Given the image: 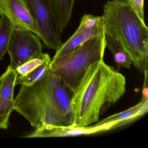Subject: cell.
<instances>
[{
	"label": "cell",
	"mask_w": 148,
	"mask_h": 148,
	"mask_svg": "<svg viewBox=\"0 0 148 148\" xmlns=\"http://www.w3.org/2000/svg\"><path fill=\"white\" fill-rule=\"evenodd\" d=\"M129 3L137 15L143 22H145L144 0H129Z\"/></svg>",
	"instance_id": "2e32d148"
},
{
	"label": "cell",
	"mask_w": 148,
	"mask_h": 148,
	"mask_svg": "<svg viewBox=\"0 0 148 148\" xmlns=\"http://www.w3.org/2000/svg\"><path fill=\"white\" fill-rule=\"evenodd\" d=\"M148 98H142L141 101L128 110L116 113L99 121L95 125H101L111 122H117L121 125L128 123L148 112Z\"/></svg>",
	"instance_id": "30bf717a"
},
{
	"label": "cell",
	"mask_w": 148,
	"mask_h": 148,
	"mask_svg": "<svg viewBox=\"0 0 148 148\" xmlns=\"http://www.w3.org/2000/svg\"><path fill=\"white\" fill-rule=\"evenodd\" d=\"M0 14L7 17L14 27L33 33L40 38V34L24 0H0Z\"/></svg>",
	"instance_id": "ba28073f"
},
{
	"label": "cell",
	"mask_w": 148,
	"mask_h": 148,
	"mask_svg": "<svg viewBox=\"0 0 148 148\" xmlns=\"http://www.w3.org/2000/svg\"><path fill=\"white\" fill-rule=\"evenodd\" d=\"M51 60L50 56L48 55L45 61L34 71L22 77H16L15 85L21 84L26 86H30L41 79L47 72Z\"/></svg>",
	"instance_id": "4fadbf2b"
},
{
	"label": "cell",
	"mask_w": 148,
	"mask_h": 148,
	"mask_svg": "<svg viewBox=\"0 0 148 148\" xmlns=\"http://www.w3.org/2000/svg\"><path fill=\"white\" fill-rule=\"evenodd\" d=\"M105 34L116 39L141 73L148 69V28L129 0H110L103 6Z\"/></svg>",
	"instance_id": "3957f363"
},
{
	"label": "cell",
	"mask_w": 148,
	"mask_h": 148,
	"mask_svg": "<svg viewBox=\"0 0 148 148\" xmlns=\"http://www.w3.org/2000/svg\"><path fill=\"white\" fill-rule=\"evenodd\" d=\"M105 34L102 16L85 14L74 34L56 51L52 59L62 57L90 39Z\"/></svg>",
	"instance_id": "52a82bcc"
},
{
	"label": "cell",
	"mask_w": 148,
	"mask_h": 148,
	"mask_svg": "<svg viewBox=\"0 0 148 148\" xmlns=\"http://www.w3.org/2000/svg\"><path fill=\"white\" fill-rule=\"evenodd\" d=\"M48 55L47 53H44V56L41 58L32 60L17 67L15 70L17 73V77H22L34 71L45 61Z\"/></svg>",
	"instance_id": "9a60e30c"
},
{
	"label": "cell",
	"mask_w": 148,
	"mask_h": 148,
	"mask_svg": "<svg viewBox=\"0 0 148 148\" xmlns=\"http://www.w3.org/2000/svg\"><path fill=\"white\" fill-rule=\"evenodd\" d=\"M42 49L38 36L30 31L14 26L7 51L11 60L8 66L15 71L28 61L41 58L44 55Z\"/></svg>",
	"instance_id": "8992f818"
},
{
	"label": "cell",
	"mask_w": 148,
	"mask_h": 148,
	"mask_svg": "<svg viewBox=\"0 0 148 148\" xmlns=\"http://www.w3.org/2000/svg\"><path fill=\"white\" fill-rule=\"evenodd\" d=\"M45 46L57 51L63 44L51 0H24Z\"/></svg>",
	"instance_id": "5b68a950"
},
{
	"label": "cell",
	"mask_w": 148,
	"mask_h": 148,
	"mask_svg": "<svg viewBox=\"0 0 148 148\" xmlns=\"http://www.w3.org/2000/svg\"><path fill=\"white\" fill-rule=\"evenodd\" d=\"M125 88V77L103 60L91 64L73 90L71 126L82 128L97 123Z\"/></svg>",
	"instance_id": "6da1fadb"
},
{
	"label": "cell",
	"mask_w": 148,
	"mask_h": 148,
	"mask_svg": "<svg viewBox=\"0 0 148 148\" xmlns=\"http://www.w3.org/2000/svg\"><path fill=\"white\" fill-rule=\"evenodd\" d=\"M1 79L0 78V84H1Z\"/></svg>",
	"instance_id": "e0dca14e"
},
{
	"label": "cell",
	"mask_w": 148,
	"mask_h": 148,
	"mask_svg": "<svg viewBox=\"0 0 148 148\" xmlns=\"http://www.w3.org/2000/svg\"><path fill=\"white\" fill-rule=\"evenodd\" d=\"M75 0H51L59 28L62 34L71 20Z\"/></svg>",
	"instance_id": "8fae6325"
},
{
	"label": "cell",
	"mask_w": 148,
	"mask_h": 148,
	"mask_svg": "<svg viewBox=\"0 0 148 148\" xmlns=\"http://www.w3.org/2000/svg\"><path fill=\"white\" fill-rule=\"evenodd\" d=\"M106 47L114 57L118 68L130 69L132 62L130 57L117 40L111 36L105 34Z\"/></svg>",
	"instance_id": "7c38bea8"
},
{
	"label": "cell",
	"mask_w": 148,
	"mask_h": 148,
	"mask_svg": "<svg viewBox=\"0 0 148 148\" xmlns=\"http://www.w3.org/2000/svg\"><path fill=\"white\" fill-rule=\"evenodd\" d=\"M73 91L48 68L43 77L30 86L21 85L14 110L36 129L45 125L69 127L72 124Z\"/></svg>",
	"instance_id": "7a4b0ae2"
},
{
	"label": "cell",
	"mask_w": 148,
	"mask_h": 148,
	"mask_svg": "<svg viewBox=\"0 0 148 148\" xmlns=\"http://www.w3.org/2000/svg\"><path fill=\"white\" fill-rule=\"evenodd\" d=\"M105 34L94 37L71 52L52 59L49 68L72 90L92 64L103 60L106 48Z\"/></svg>",
	"instance_id": "277c9868"
},
{
	"label": "cell",
	"mask_w": 148,
	"mask_h": 148,
	"mask_svg": "<svg viewBox=\"0 0 148 148\" xmlns=\"http://www.w3.org/2000/svg\"><path fill=\"white\" fill-rule=\"evenodd\" d=\"M0 18V61L8 51L10 38L14 29L11 21L3 14Z\"/></svg>",
	"instance_id": "5bb4252c"
},
{
	"label": "cell",
	"mask_w": 148,
	"mask_h": 148,
	"mask_svg": "<svg viewBox=\"0 0 148 148\" xmlns=\"http://www.w3.org/2000/svg\"><path fill=\"white\" fill-rule=\"evenodd\" d=\"M17 73L9 66L1 76L0 84V128L7 129L11 113L14 110V92Z\"/></svg>",
	"instance_id": "9c48e42d"
}]
</instances>
